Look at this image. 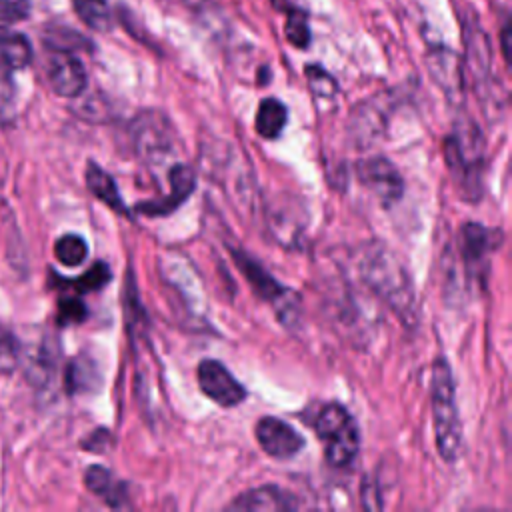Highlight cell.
Masks as SVG:
<instances>
[{"label": "cell", "instance_id": "obj_14", "mask_svg": "<svg viewBox=\"0 0 512 512\" xmlns=\"http://www.w3.org/2000/svg\"><path fill=\"white\" fill-rule=\"evenodd\" d=\"M428 68L434 80L448 92V94H460L464 84V68L458 62L456 54L446 48H436L430 52Z\"/></svg>", "mask_w": 512, "mask_h": 512}, {"label": "cell", "instance_id": "obj_13", "mask_svg": "<svg viewBox=\"0 0 512 512\" xmlns=\"http://www.w3.org/2000/svg\"><path fill=\"white\" fill-rule=\"evenodd\" d=\"M30 40L10 26H0V70H22L32 62Z\"/></svg>", "mask_w": 512, "mask_h": 512}, {"label": "cell", "instance_id": "obj_28", "mask_svg": "<svg viewBox=\"0 0 512 512\" xmlns=\"http://www.w3.org/2000/svg\"><path fill=\"white\" fill-rule=\"evenodd\" d=\"M178 10L186 12L188 16H210L214 12L210 0H170Z\"/></svg>", "mask_w": 512, "mask_h": 512}, {"label": "cell", "instance_id": "obj_20", "mask_svg": "<svg viewBox=\"0 0 512 512\" xmlns=\"http://www.w3.org/2000/svg\"><path fill=\"white\" fill-rule=\"evenodd\" d=\"M56 260L68 268L80 266L88 256V244L78 234H64L54 244Z\"/></svg>", "mask_w": 512, "mask_h": 512}, {"label": "cell", "instance_id": "obj_17", "mask_svg": "<svg viewBox=\"0 0 512 512\" xmlns=\"http://www.w3.org/2000/svg\"><path fill=\"white\" fill-rule=\"evenodd\" d=\"M466 70L472 82L480 86L490 70V44L480 28H470L466 32Z\"/></svg>", "mask_w": 512, "mask_h": 512}, {"label": "cell", "instance_id": "obj_7", "mask_svg": "<svg viewBox=\"0 0 512 512\" xmlns=\"http://www.w3.org/2000/svg\"><path fill=\"white\" fill-rule=\"evenodd\" d=\"M498 230L486 228L478 222H466L458 232V254L464 272L482 278L488 270V256L498 246Z\"/></svg>", "mask_w": 512, "mask_h": 512}, {"label": "cell", "instance_id": "obj_10", "mask_svg": "<svg viewBox=\"0 0 512 512\" xmlns=\"http://www.w3.org/2000/svg\"><path fill=\"white\" fill-rule=\"evenodd\" d=\"M46 76L52 90L64 98H76L88 84L84 64L66 50H54L46 62Z\"/></svg>", "mask_w": 512, "mask_h": 512}, {"label": "cell", "instance_id": "obj_3", "mask_svg": "<svg viewBox=\"0 0 512 512\" xmlns=\"http://www.w3.org/2000/svg\"><path fill=\"white\" fill-rule=\"evenodd\" d=\"M430 408L438 452L446 462H452L458 458L462 448V424L456 408L452 370L444 358H438L432 364Z\"/></svg>", "mask_w": 512, "mask_h": 512}, {"label": "cell", "instance_id": "obj_19", "mask_svg": "<svg viewBox=\"0 0 512 512\" xmlns=\"http://www.w3.org/2000/svg\"><path fill=\"white\" fill-rule=\"evenodd\" d=\"M76 16L96 32H108L112 24V10L106 0H72Z\"/></svg>", "mask_w": 512, "mask_h": 512}, {"label": "cell", "instance_id": "obj_22", "mask_svg": "<svg viewBox=\"0 0 512 512\" xmlns=\"http://www.w3.org/2000/svg\"><path fill=\"white\" fill-rule=\"evenodd\" d=\"M304 74H306L308 86H310V90H312V94H314L316 98L332 100V98L336 96V90H338L336 80H334L324 68H320V66H316V64H308V66L304 68Z\"/></svg>", "mask_w": 512, "mask_h": 512}, {"label": "cell", "instance_id": "obj_31", "mask_svg": "<svg viewBox=\"0 0 512 512\" xmlns=\"http://www.w3.org/2000/svg\"><path fill=\"white\" fill-rule=\"evenodd\" d=\"M508 26H504V30H502V54H504V60L508 62Z\"/></svg>", "mask_w": 512, "mask_h": 512}, {"label": "cell", "instance_id": "obj_1", "mask_svg": "<svg viewBox=\"0 0 512 512\" xmlns=\"http://www.w3.org/2000/svg\"><path fill=\"white\" fill-rule=\"evenodd\" d=\"M360 274L364 282L376 292L398 316L406 322L414 320V290L396 254L386 246L374 242L366 248L360 260Z\"/></svg>", "mask_w": 512, "mask_h": 512}, {"label": "cell", "instance_id": "obj_26", "mask_svg": "<svg viewBox=\"0 0 512 512\" xmlns=\"http://www.w3.org/2000/svg\"><path fill=\"white\" fill-rule=\"evenodd\" d=\"M88 310L84 306V302L76 296L70 298H62L58 302V324H78L86 318Z\"/></svg>", "mask_w": 512, "mask_h": 512}, {"label": "cell", "instance_id": "obj_5", "mask_svg": "<svg viewBox=\"0 0 512 512\" xmlns=\"http://www.w3.org/2000/svg\"><path fill=\"white\" fill-rule=\"evenodd\" d=\"M232 258L236 262V266L242 270L244 278L248 280V284L252 286L254 294L266 302H270L276 308L278 318L288 326L296 320V312H298V296L288 290L286 286H282L280 282H276L256 260H252L246 252L242 250H232Z\"/></svg>", "mask_w": 512, "mask_h": 512}, {"label": "cell", "instance_id": "obj_15", "mask_svg": "<svg viewBox=\"0 0 512 512\" xmlns=\"http://www.w3.org/2000/svg\"><path fill=\"white\" fill-rule=\"evenodd\" d=\"M84 486L104 498V502L110 508H128V496L124 492V484L122 482H114V476L110 474L108 468L92 464L86 472H84Z\"/></svg>", "mask_w": 512, "mask_h": 512}, {"label": "cell", "instance_id": "obj_30", "mask_svg": "<svg viewBox=\"0 0 512 512\" xmlns=\"http://www.w3.org/2000/svg\"><path fill=\"white\" fill-rule=\"evenodd\" d=\"M270 2L274 4V8H278V10H282V12H290V10L298 8L296 0H270Z\"/></svg>", "mask_w": 512, "mask_h": 512}, {"label": "cell", "instance_id": "obj_12", "mask_svg": "<svg viewBox=\"0 0 512 512\" xmlns=\"http://www.w3.org/2000/svg\"><path fill=\"white\" fill-rule=\"evenodd\" d=\"M228 508L242 510V512H258V510L286 512V510L298 508V500L290 492L278 486L266 484V486H258L248 492H242L228 504Z\"/></svg>", "mask_w": 512, "mask_h": 512}, {"label": "cell", "instance_id": "obj_9", "mask_svg": "<svg viewBox=\"0 0 512 512\" xmlns=\"http://www.w3.org/2000/svg\"><path fill=\"white\" fill-rule=\"evenodd\" d=\"M254 434L262 450L276 460H288L304 448V438L276 416H262L256 422Z\"/></svg>", "mask_w": 512, "mask_h": 512}, {"label": "cell", "instance_id": "obj_11", "mask_svg": "<svg viewBox=\"0 0 512 512\" xmlns=\"http://www.w3.org/2000/svg\"><path fill=\"white\" fill-rule=\"evenodd\" d=\"M168 182H170V190L166 196L148 200V202H138L136 204V212L144 214V216H168L172 214L180 204H184L188 200V196L194 192L196 188V174L188 164H174L168 172Z\"/></svg>", "mask_w": 512, "mask_h": 512}, {"label": "cell", "instance_id": "obj_25", "mask_svg": "<svg viewBox=\"0 0 512 512\" xmlns=\"http://www.w3.org/2000/svg\"><path fill=\"white\" fill-rule=\"evenodd\" d=\"M92 368H94V366L88 364V360H84V358H76L74 362H70L68 372H66V386H68V392H70V394L88 390L90 382L86 380V374H88Z\"/></svg>", "mask_w": 512, "mask_h": 512}, {"label": "cell", "instance_id": "obj_24", "mask_svg": "<svg viewBox=\"0 0 512 512\" xmlns=\"http://www.w3.org/2000/svg\"><path fill=\"white\" fill-rule=\"evenodd\" d=\"M20 364V344L16 336L0 328V374H12Z\"/></svg>", "mask_w": 512, "mask_h": 512}, {"label": "cell", "instance_id": "obj_27", "mask_svg": "<svg viewBox=\"0 0 512 512\" xmlns=\"http://www.w3.org/2000/svg\"><path fill=\"white\" fill-rule=\"evenodd\" d=\"M30 14L28 0H0V20L2 22H20Z\"/></svg>", "mask_w": 512, "mask_h": 512}, {"label": "cell", "instance_id": "obj_2", "mask_svg": "<svg viewBox=\"0 0 512 512\" xmlns=\"http://www.w3.org/2000/svg\"><path fill=\"white\" fill-rule=\"evenodd\" d=\"M444 158L452 180L466 200H478L482 196V160L484 142L478 126L470 118H462L454 124L452 134L444 138Z\"/></svg>", "mask_w": 512, "mask_h": 512}, {"label": "cell", "instance_id": "obj_8", "mask_svg": "<svg viewBox=\"0 0 512 512\" xmlns=\"http://www.w3.org/2000/svg\"><path fill=\"white\" fill-rule=\"evenodd\" d=\"M200 390L218 406L232 408L246 398L244 386L230 374V370L218 360H202L198 364Z\"/></svg>", "mask_w": 512, "mask_h": 512}, {"label": "cell", "instance_id": "obj_18", "mask_svg": "<svg viewBox=\"0 0 512 512\" xmlns=\"http://www.w3.org/2000/svg\"><path fill=\"white\" fill-rule=\"evenodd\" d=\"M286 120H288V108L278 98H264L258 106L254 128L262 138L274 140L282 134Z\"/></svg>", "mask_w": 512, "mask_h": 512}, {"label": "cell", "instance_id": "obj_4", "mask_svg": "<svg viewBox=\"0 0 512 512\" xmlns=\"http://www.w3.org/2000/svg\"><path fill=\"white\" fill-rule=\"evenodd\" d=\"M316 436L324 442V456L332 466H346L354 460L360 446V434L350 412L336 402L322 406L314 422Z\"/></svg>", "mask_w": 512, "mask_h": 512}, {"label": "cell", "instance_id": "obj_23", "mask_svg": "<svg viewBox=\"0 0 512 512\" xmlns=\"http://www.w3.org/2000/svg\"><path fill=\"white\" fill-rule=\"evenodd\" d=\"M110 268L106 262H96L92 264L80 278L76 280H70L68 284L74 286V290L78 292H94V290H100L104 288L108 282H110Z\"/></svg>", "mask_w": 512, "mask_h": 512}, {"label": "cell", "instance_id": "obj_16", "mask_svg": "<svg viewBox=\"0 0 512 512\" xmlns=\"http://www.w3.org/2000/svg\"><path fill=\"white\" fill-rule=\"evenodd\" d=\"M86 186L110 210L128 216V208L120 196V190H118L114 178L92 160L86 164Z\"/></svg>", "mask_w": 512, "mask_h": 512}, {"label": "cell", "instance_id": "obj_29", "mask_svg": "<svg viewBox=\"0 0 512 512\" xmlns=\"http://www.w3.org/2000/svg\"><path fill=\"white\" fill-rule=\"evenodd\" d=\"M108 442H110V434L106 430H96L86 440H82V446L84 450H90V452H104Z\"/></svg>", "mask_w": 512, "mask_h": 512}, {"label": "cell", "instance_id": "obj_21", "mask_svg": "<svg viewBox=\"0 0 512 512\" xmlns=\"http://www.w3.org/2000/svg\"><path fill=\"white\" fill-rule=\"evenodd\" d=\"M286 38L294 48H308L310 40H312V32H310V24H308V16L306 12L298 6L290 12H286Z\"/></svg>", "mask_w": 512, "mask_h": 512}, {"label": "cell", "instance_id": "obj_6", "mask_svg": "<svg viewBox=\"0 0 512 512\" xmlns=\"http://www.w3.org/2000/svg\"><path fill=\"white\" fill-rule=\"evenodd\" d=\"M358 180L378 198L384 208L394 206L404 192V180L398 168L384 156L360 160L356 164Z\"/></svg>", "mask_w": 512, "mask_h": 512}]
</instances>
